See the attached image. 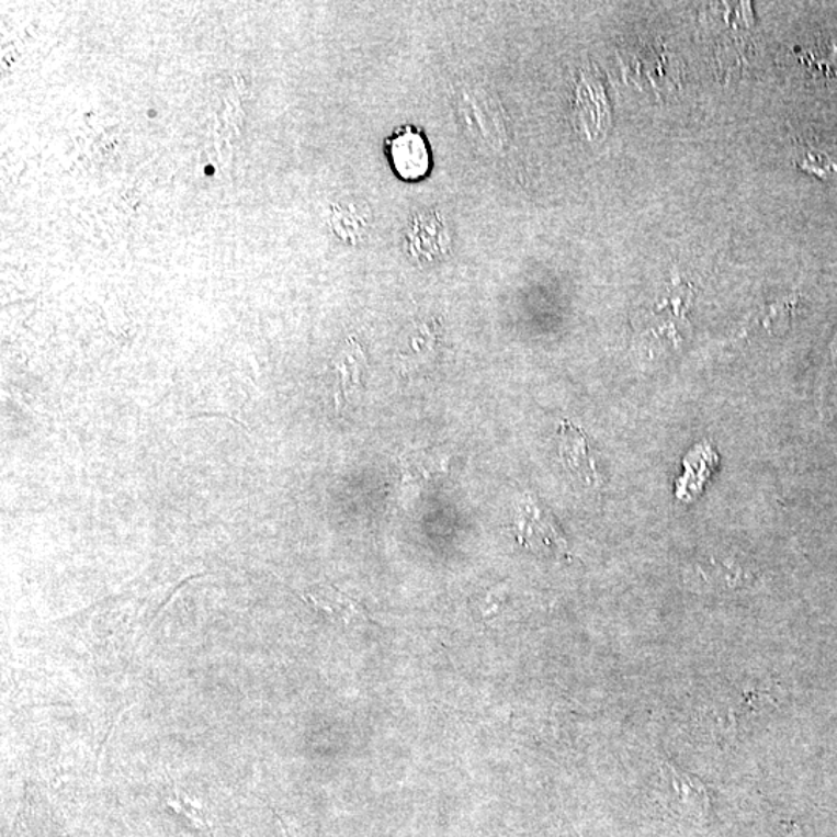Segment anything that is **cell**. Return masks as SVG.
<instances>
[{
    "label": "cell",
    "mask_w": 837,
    "mask_h": 837,
    "mask_svg": "<svg viewBox=\"0 0 837 837\" xmlns=\"http://www.w3.org/2000/svg\"><path fill=\"white\" fill-rule=\"evenodd\" d=\"M454 112L465 134L483 151L501 152L508 145L505 109L495 93L478 84H463L454 92Z\"/></svg>",
    "instance_id": "6da1fadb"
},
{
    "label": "cell",
    "mask_w": 837,
    "mask_h": 837,
    "mask_svg": "<svg viewBox=\"0 0 837 837\" xmlns=\"http://www.w3.org/2000/svg\"><path fill=\"white\" fill-rule=\"evenodd\" d=\"M513 532L521 546L536 554L568 557V543L553 516L534 495L525 494L516 509Z\"/></svg>",
    "instance_id": "7a4b0ae2"
},
{
    "label": "cell",
    "mask_w": 837,
    "mask_h": 837,
    "mask_svg": "<svg viewBox=\"0 0 837 837\" xmlns=\"http://www.w3.org/2000/svg\"><path fill=\"white\" fill-rule=\"evenodd\" d=\"M385 152L397 178L418 182L431 172L433 157L426 135L415 126H404L385 142Z\"/></svg>",
    "instance_id": "3957f363"
},
{
    "label": "cell",
    "mask_w": 837,
    "mask_h": 837,
    "mask_svg": "<svg viewBox=\"0 0 837 837\" xmlns=\"http://www.w3.org/2000/svg\"><path fill=\"white\" fill-rule=\"evenodd\" d=\"M558 456L566 471L584 487H599L602 476L597 471L591 442L580 427L570 420H562L558 427Z\"/></svg>",
    "instance_id": "277c9868"
},
{
    "label": "cell",
    "mask_w": 837,
    "mask_h": 837,
    "mask_svg": "<svg viewBox=\"0 0 837 837\" xmlns=\"http://www.w3.org/2000/svg\"><path fill=\"white\" fill-rule=\"evenodd\" d=\"M576 116L579 120L580 129L588 138L600 137L610 125V108L606 89L589 75H581V80L576 90Z\"/></svg>",
    "instance_id": "5b68a950"
},
{
    "label": "cell",
    "mask_w": 837,
    "mask_h": 837,
    "mask_svg": "<svg viewBox=\"0 0 837 837\" xmlns=\"http://www.w3.org/2000/svg\"><path fill=\"white\" fill-rule=\"evenodd\" d=\"M408 251L416 261H434L445 253L450 246V236L444 220L434 214H420L412 220L407 235Z\"/></svg>",
    "instance_id": "8992f818"
},
{
    "label": "cell",
    "mask_w": 837,
    "mask_h": 837,
    "mask_svg": "<svg viewBox=\"0 0 837 837\" xmlns=\"http://www.w3.org/2000/svg\"><path fill=\"white\" fill-rule=\"evenodd\" d=\"M670 788L671 808L686 817H704L709 810L708 790L700 779L678 771L674 767L664 768Z\"/></svg>",
    "instance_id": "52a82bcc"
},
{
    "label": "cell",
    "mask_w": 837,
    "mask_h": 837,
    "mask_svg": "<svg viewBox=\"0 0 837 837\" xmlns=\"http://www.w3.org/2000/svg\"><path fill=\"white\" fill-rule=\"evenodd\" d=\"M438 344V329L433 321L416 323L400 344L399 359L400 370L404 373L416 371L422 365L430 363L431 357Z\"/></svg>",
    "instance_id": "ba28073f"
},
{
    "label": "cell",
    "mask_w": 837,
    "mask_h": 837,
    "mask_svg": "<svg viewBox=\"0 0 837 837\" xmlns=\"http://www.w3.org/2000/svg\"><path fill=\"white\" fill-rule=\"evenodd\" d=\"M367 360L365 351L359 341L349 340L347 347L341 349L339 357L333 360V370L339 374V394L347 399L348 394L355 393L362 385V375L365 373Z\"/></svg>",
    "instance_id": "9c48e42d"
},
{
    "label": "cell",
    "mask_w": 837,
    "mask_h": 837,
    "mask_svg": "<svg viewBox=\"0 0 837 837\" xmlns=\"http://www.w3.org/2000/svg\"><path fill=\"white\" fill-rule=\"evenodd\" d=\"M371 212L365 204L357 205V202L332 206L330 225L340 239L349 244H355L370 228Z\"/></svg>",
    "instance_id": "30bf717a"
},
{
    "label": "cell",
    "mask_w": 837,
    "mask_h": 837,
    "mask_svg": "<svg viewBox=\"0 0 837 837\" xmlns=\"http://www.w3.org/2000/svg\"><path fill=\"white\" fill-rule=\"evenodd\" d=\"M307 599L313 602L317 610L325 611L330 618L337 619V621L343 622V624L367 621L365 610L355 600L349 599L347 595L337 591V589H318L317 592L307 595Z\"/></svg>",
    "instance_id": "8fae6325"
},
{
    "label": "cell",
    "mask_w": 837,
    "mask_h": 837,
    "mask_svg": "<svg viewBox=\"0 0 837 837\" xmlns=\"http://www.w3.org/2000/svg\"><path fill=\"white\" fill-rule=\"evenodd\" d=\"M801 170L822 180L837 179V159L819 149H805L795 160Z\"/></svg>",
    "instance_id": "7c38bea8"
},
{
    "label": "cell",
    "mask_w": 837,
    "mask_h": 837,
    "mask_svg": "<svg viewBox=\"0 0 837 837\" xmlns=\"http://www.w3.org/2000/svg\"><path fill=\"white\" fill-rule=\"evenodd\" d=\"M822 408L828 415H836L837 412V329L835 337H833L832 344H829V359L827 373H825L824 382H822Z\"/></svg>",
    "instance_id": "4fadbf2b"
}]
</instances>
